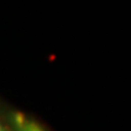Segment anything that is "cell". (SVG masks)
I'll use <instances>...</instances> for the list:
<instances>
[{"label": "cell", "mask_w": 131, "mask_h": 131, "mask_svg": "<svg viewBox=\"0 0 131 131\" xmlns=\"http://www.w3.org/2000/svg\"><path fill=\"white\" fill-rule=\"evenodd\" d=\"M9 121L12 131H47L38 121L19 110L10 113Z\"/></svg>", "instance_id": "cell-1"}, {"label": "cell", "mask_w": 131, "mask_h": 131, "mask_svg": "<svg viewBox=\"0 0 131 131\" xmlns=\"http://www.w3.org/2000/svg\"><path fill=\"white\" fill-rule=\"evenodd\" d=\"M0 131H9V130H8L6 127H5V125L2 124V121H1V120H0Z\"/></svg>", "instance_id": "cell-2"}]
</instances>
